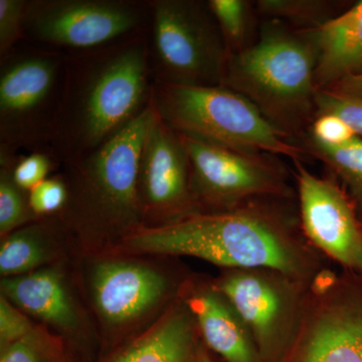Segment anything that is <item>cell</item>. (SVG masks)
Instances as JSON below:
<instances>
[{
	"label": "cell",
	"mask_w": 362,
	"mask_h": 362,
	"mask_svg": "<svg viewBox=\"0 0 362 362\" xmlns=\"http://www.w3.org/2000/svg\"><path fill=\"white\" fill-rule=\"evenodd\" d=\"M61 164L45 151L28 152L18 156L13 165L14 182L26 192L49 177V175Z\"/></svg>",
	"instance_id": "obj_28"
},
{
	"label": "cell",
	"mask_w": 362,
	"mask_h": 362,
	"mask_svg": "<svg viewBox=\"0 0 362 362\" xmlns=\"http://www.w3.org/2000/svg\"><path fill=\"white\" fill-rule=\"evenodd\" d=\"M68 62L66 52L33 45L0 59V151L49 152Z\"/></svg>",
	"instance_id": "obj_6"
},
{
	"label": "cell",
	"mask_w": 362,
	"mask_h": 362,
	"mask_svg": "<svg viewBox=\"0 0 362 362\" xmlns=\"http://www.w3.org/2000/svg\"><path fill=\"white\" fill-rule=\"evenodd\" d=\"M209 351V350L206 349V345L202 342L197 362H216L214 361L213 357L211 356Z\"/></svg>",
	"instance_id": "obj_32"
},
{
	"label": "cell",
	"mask_w": 362,
	"mask_h": 362,
	"mask_svg": "<svg viewBox=\"0 0 362 362\" xmlns=\"http://www.w3.org/2000/svg\"><path fill=\"white\" fill-rule=\"evenodd\" d=\"M317 114H333L341 118L362 138V98L340 94L329 89L317 88L315 95Z\"/></svg>",
	"instance_id": "obj_26"
},
{
	"label": "cell",
	"mask_w": 362,
	"mask_h": 362,
	"mask_svg": "<svg viewBox=\"0 0 362 362\" xmlns=\"http://www.w3.org/2000/svg\"><path fill=\"white\" fill-rule=\"evenodd\" d=\"M137 185L143 226L165 225L201 213L182 139L156 110L143 143Z\"/></svg>",
	"instance_id": "obj_13"
},
{
	"label": "cell",
	"mask_w": 362,
	"mask_h": 362,
	"mask_svg": "<svg viewBox=\"0 0 362 362\" xmlns=\"http://www.w3.org/2000/svg\"><path fill=\"white\" fill-rule=\"evenodd\" d=\"M202 345L194 317L178 297L149 328L96 362H197Z\"/></svg>",
	"instance_id": "obj_17"
},
{
	"label": "cell",
	"mask_w": 362,
	"mask_h": 362,
	"mask_svg": "<svg viewBox=\"0 0 362 362\" xmlns=\"http://www.w3.org/2000/svg\"><path fill=\"white\" fill-rule=\"evenodd\" d=\"M69 199L68 185L62 175L49 176L28 192L30 209L37 220L59 216Z\"/></svg>",
	"instance_id": "obj_25"
},
{
	"label": "cell",
	"mask_w": 362,
	"mask_h": 362,
	"mask_svg": "<svg viewBox=\"0 0 362 362\" xmlns=\"http://www.w3.org/2000/svg\"><path fill=\"white\" fill-rule=\"evenodd\" d=\"M26 4L28 0H0V59L25 39Z\"/></svg>",
	"instance_id": "obj_27"
},
{
	"label": "cell",
	"mask_w": 362,
	"mask_h": 362,
	"mask_svg": "<svg viewBox=\"0 0 362 362\" xmlns=\"http://www.w3.org/2000/svg\"><path fill=\"white\" fill-rule=\"evenodd\" d=\"M180 135L190 166V187L201 213L258 199L296 201L292 171L270 154L247 153Z\"/></svg>",
	"instance_id": "obj_10"
},
{
	"label": "cell",
	"mask_w": 362,
	"mask_h": 362,
	"mask_svg": "<svg viewBox=\"0 0 362 362\" xmlns=\"http://www.w3.org/2000/svg\"><path fill=\"white\" fill-rule=\"evenodd\" d=\"M213 282L246 325L262 362H277L301 323L312 281L247 268L221 270Z\"/></svg>",
	"instance_id": "obj_11"
},
{
	"label": "cell",
	"mask_w": 362,
	"mask_h": 362,
	"mask_svg": "<svg viewBox=\"0 0 362 362\" xmlns=\"http://www.w3.org/2000/svg\"><path fill=\"white\" fill-rule=\"evenodd\" d=\"M209 9L218 23L230 54L247 47L251 23V4L245 0H209Z\"/></svg>",
	"instance_id": "obj_24"
},
{
	"label": "cell",
	"mask_w": 362,
	"mask_h": 362,
	"mask_svg": "<svg viewBox=\"0 0 362 362\" xmlns=\"http://www.w3.org/2000/svg\"><path fill=\"white\" fill-rule=\"evenodd\" d=\"M326 89L334 90L340 94L349 95V96L362 98V71L356 75L343 78L337 84Z\"/></svg>",
	"instance_id": "obj_31"
},
{
	"label": "cell",
	"mask_w": 362,
	"mask_h": 362,
	"mask_svg": "<svg viewBox=\"0 0 362 362\" xmlns=\"http://www.w3.org/2000/svg\"><path fill=\"white\" fill-rule=\"evenodd\" d=\"M152 84L148 28L100 49L69 54L51 156L62 166L108 142L148 106Z\"/></svg>",
	"instance_id": "obj_2"
},
{
	"label": "cell",
	"mask_w": 362,
	"mask_h": 362,
	"mask_svg": "<svg viewBox=\"0 0 362 362\" xmlns=\"http://www.w3.org/2000/svg\"><path fill=\"white\" fill-rule=\"evenodd\" d=\"M316 52L308 33L273 20L258 40L228 58L223 86L251 101L290 138L316 116Z\"/></svg>",
	"instance_id": "obj_4"
},
{
	"label": "cell",
	"mask_w": 362,
	"mask_h": 362,
	"mask_svg": "<svg viewBox=\"0 0 362 362\" xmlns=\"http://www.w3.org/2000/svg\"><path fill=\"white\" fill-rule=\"evenodd\" d=\"M89 279L97 315L115 334L114 349L120 343L119 332H123L122 328L138 322L157 307L169 306L178 299L187 277L176 280L133 259H105L94 264Z\"/></svg>",
	"instance_id": "obj_14"
},
{
	"label": "cell",
	"mask_w": 362,
	"mask_h": 362,
	"mask_svg": "<svg viewBox=\"0 0 362 362\" xmlns=\"http://www.w3.org/2000/svg\"><path fill=\"white\" fill-rule=\"evenodd\" d=\"M153 80L223 86L230 52L207 1L149 0Z\"/></svg>",
	"instance_id": "obj_7"
},
{
	"label": "cell",
	"mask_w": 362,
	"mask_h": 362,
	"mask_svg": "<svg viewBox=\"0 0 362 362\" xmlns=\"http://www.w3.org/2000/svg\"><path fill=\"white\" fill-rule=\"evenodd\" d=\"M18 156L0 151V235L1 238L21 226L37 221L30 209L28 192L13 177V165Z\"/></svg>",
	"instance_id": "obj_21"
},
{
	"label": "cell",
	"mask_w": 362,
	"mask_h": 362,
	"mask_svg": "<svg viewBox=\"0 0 362 362\" xmlns=\"http://www.w3.org/2000/svg\"><path fill=\"white\" fill-rule=\"evenodd\" d=\"M1 295L11 303L51 326L65 340L74 362H96L99 356L90 341L82 311L58 266L1 280Z\"/></svg>",
	"instance_id": "obj_15"
},
{
	"label": "cell",
	"mask_w": 362,
	"mask_h": 362,
	"mask_svg": "<svg viewBox=\"0 0 362 362\" xmlns=\"http://www.w3.org/2000/svg\"><path fill=\"white\" fill-rule=\"evenodd\" d=\"M357 137L341 118L333 114H317L305 138L324 146H340Z\"/></svg>",
	"instance_id": "obj_29"
},
{
	"label": "cell",
	"mask_w": 362,
	"mask_h": 362,
	"mask_svg": "<svg viewBox=\"0 0 362 362\" xmlns=\"http://www.w3.org/2000/svg\"><path fill=\"white\" fill-rule=\"evenodd\" d=\"M66 230L58 216L40 218L2 238L0 274L16 277L49 267L61 256L59 233Z\"/></svg>",
	"instance_id": "obj_19"
},
{
	"label": "cell",
	"mask_w": 362,
	"mask_h": 362,
	"mask_svg": "<svg viewBox=\"0 0 362 362\" xmlns=\"http://www.w3.org/2000/svg\"><path fill=\"white\" fill-rule=\"evenodd\" d=\"M277 362H362V277L332 265L312 280L301 323Z\"/></svg>",
	"instance_id": "obj_8"
},
{
	"label": "cell",
	"mask_w": 362,
	"mask_h": 362,
	"mask_svg": "<svg viewBox=\"0 0 362 362\" xmlns=\"http://www.w3.org/2000/svg\"><path fill=\"white\" fill-rule=\"evenodd\" d=\"M262 16L287 21L299 30H311L337 16L334 2L327 0H259L255 4Z\"/></svg>",
	"instance_id": "obj_23"
},
{
	"label": "cell",
	"mask_w": 362,
	"mask_h": 362,
	"mask_svg": "<svg viewBox=\"0 0 362 362\" xmlns=\"http://www.w3.org/2000/svg\"><path fill=\"white\" fill-rule=\"evenodd\" d=\"M300 223L306 239L332 264L362 277V223L342 185L292 161Z\"/></svg>",
	"instance_id": "obj_12"
},
{
	"label": "cell",
	"mask_w": 362,
	"mask_h": 362,
	"mask_svg": "<svg viewBox=\"0 0 362 362\" xmlns=\"http://www.w3.org/2000/svg\"><path fill=\"white\" fill-rule=\"evenodd\" d=\"M180 298L194 317L206 349L226 362H262L246 325L213 279L187 277Z\"/></svg>",
	"instance_id": "obj_16"
},
{
	"label": "cell",
	"mask_w": 362,
	"mask_h": 362,
	"mask_svg": "<svg viewBox=\"0 0 362 362\" xmlns=\"http://www.w3.org/2000/svg\"><path fill=\"white\" fill-rule=\"evenodd\" d=\"M153 116L150 99L142 113L111 140L62 165L69 199L58 218L83 246L114 247L143 226L138 168Z\"/></svg>",
	"instance_id": "obj_3"
},
{
	"label": "cell",
	"mask_w": 362,
	"mask_h": 362,
	"mask_svg": "<svg viewBox=\"0 0 362 362\" xmlns=\"http://www.w3.org/2000/svg\"><path fill=\"white\" fill-rule=\"evenodd\" d=\"M149 23V1L28 0L23 40L78 54L144 32Z\"/></svg>",
	"instance_id": "obj_9"
},
{
	"label": "cell",
	"mask_w": 362,
	"mask_h": 362,
	"mask_svg": "<svg viewBox=\"0 0 362 362\" xmlns=\"http://www.w3.org/2000/svg\"><path fill=\"white\" fill-rule=\"evenodd\" d=\"M151 103L171 129L247 153L305 160L303 147L277 129L251 101L225 86H185L153 80Z\"/></svg>",
	"instance_id": "obj_5"
},
{
	"label": "cell",
	"mask_w": 362,
	"mask_h": 362,
	"mask_svg": "<svg viewBox=\"0 0 362 362\" xmlns=\"http://www.w3.org/2000/svg\"><path fill=\"white\" fill-rule=\"evenodd\" d=\"M35 327L28 314L0 296V349L25 337Z\"/></svg>",
	"instance_id": "obj_30"
},
{
	"label": "cell",
	"mask_w": 362,
	"mask_h": 362,
	"mask_svg": "<svg viewBox=\"0 0 362 362\" xmlns=\"http://www.w3.org/2000/svg\"><path fill=\"white\" fill-rule=\"evenodd\" d=\"M116 252L192 257L225 269L269 268L312 281L332 265L312 246L297 201L252 199L232 209L197 213L161 226H141Z\"/></svg>",
	"instance_id": "obj_1"
},
{
	"label": "cell",
	"mask_w": 362,
	"mask_h": 362,
	"mask_svg": "<svg viewBox=\"0 0 362 362\" xmlns=\"http://www.w3.org/2000/svg\"><path fill=\"white\" fill-rule=\"evenodd\" d=\"M304 143L305 152L334 173L357 209L362 211V138L357 136L340 146H324L307 138Z\"/></svg>",
	"instance_id": "obj_20"
},
{
	"label": "cell",
	"mask_w": 362,
	"mask_h": 362,
	"mask_svg": "<svg viewBox=\"0 0 362 362\" xmlns=\"http://www.w3.org/2000/svg\"><path fill=\"white\" fill-rule=\"evenodd\" d=\"M308 33L316 52L317 88L326 89L362 71V1Z\"/></svg>",
	"instance_id": "obj_18"
},
{
	"label": "cell",
	"mask_w": 362,
	"mask_h": 362,
	"mask_svg": "<svg viewBox=\"0 0 362 362\" xmlns=\"http://www.w3.org/2000/svg\"><path fill=\"white\" fill-rule=\"evenodd\" d=\"M0 362H74L65 340L45 326L0 349Z\"/></svg>",
	"instance_id": "obj_22"
}]
</instances>
